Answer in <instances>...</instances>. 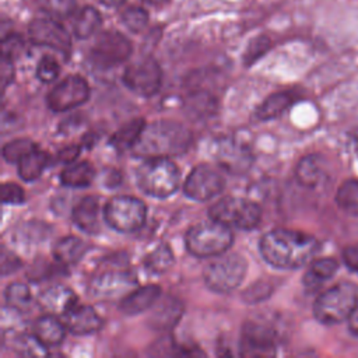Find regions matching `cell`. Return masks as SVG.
I'll use <instances>...</instances> for the list:
<instances>
[{"label":"cell","instance_id":"cell-1","mask_svg":"<svg viewBox=\"0 0 358 358\" xmlns=\"http://www.w3.org/2000/svg\"><path fill=\"white\" fill-rule=\"evenodd\" d=\"M317 249L319 243L313 236L284 228L268 231L259 242L264 262L282 270L302 267L315 256Z\"/></svg>","mask_w":358,"mask_h":358},{"label":"cell","instance_id":"cell-2","mask_svg":"<svg viewBox=\"0 0 358 358\" xmlns=\"http://www.w3.org/2000/svg\"><path fill=\"white\" fill-rule=\"evenodd\" d=\"M192 141L190 130L178 122L158 120L145 124L131 148L140 158H169L183 154Z\"/></svg>","mask_w":358,"mask_h":358},{"label":"cell","instance_id":"cell-3","mask_svg":"<svg viewBox=\"0 0 358 358\" xmlns=\"http://www.w3.org/2000/svg\"><path fill=\"white\" fill-rule=\"evenodd\" d=\"M357 308L358 287L352 282H340L316 298L313 315L323 324H337L350 319Z\"/></svg>","mask_w":358,"mask_h":358},{"label":"cell","instance_id":"cell-4","mask_svg":"<svg viewBox=\"0 0 358 358\" xmlns=\"http://www.w3.org/2000/svg\"><path fill=\"white\" fill-rule=\"evenodd\" d=\"M137 183L140 189L157 199L173 194L180 182V172L169 158H150L137 169Z\"/></svg>","mask_w":358,"mask_h":358},{"label":"cell","instance_id":"cell-5","mask_svg":"<svg viewBox=\"0 0 358 358\" xmlns=\"http://www.w3.org/2000/svg\"><path fill=\"white\" fill-rule=\"evenodd\" d=\"M234 236L229 227L211 220L193 225L185 238L187 250L196 257H215L232 245Z\"/></svg>","mask_w":358,"mask_h":358},{"label":"cell","instance_id":"cell-6","mask_svg":"<svg viewBox=\"0 0 358 358\" xmlns=\"http://www.w3.org/2000/svg\"><path fill=\"white\" fill-rule=\"evenodd\" d=\"M208 215L211 220L218 221L227 227L238 229H253L259 225L262 218L260 207L246 199L241 197H222L214 203Z\"/></svg>","mask_w":358,"mask_h":358},{"label":"cell","instance_id":"cell-7","mask_svg":"<svg viewBox=\"0 0 358 358\" xmlns=\"http://www.w3.org/2000/svg\"><path fill=\"white\" fill-rule=\"evenodd\" d=\"M145 204L131 196L112 197L103 207V220L117 232H134L144 225Z\"/></svg>","mask_w":358,"mask_h":358},{"label":"cell","instance_id":"cell-8","mask_svg":"<svg viewBox=\"0 0 358 358\" xmlns=\"http://www.w3.org/2000/svg\"><path fill=\"white\" fill-rule=\"evenodd\" d=\"M246 262L241 255H228L218 257L204 270L206 285L220 294L234 291L241 285L246 274Z\"/></svg>","mask_w":358,"mask_h":358},{"label":"cell","instance_id":"cell-9","mask_svg":"<svg viewBox=\"0 0 358 358\" xmlns=\"http://www.w3.org/2000/svg\"><path fill=\"white\" fill-rule=\"evenodd\" d=\"M131 55V43L117 31L101 32L91 50L90 62L98 69H110L126 62Z\"/></svg>","mask_w":358,"mask_h":358},{"label":"cell","instance_id":"cell-10","mask_svg":"<svg viewBox=\"0 0 358 358\" xmlns=\"http://www.w3.org/2000/svg\"><path fill=\"white\" fill-rule=\"evenodd\" d=\"M162 81V71L155 59L151 56H144L131 64H129L123 73V83L124 85L141 95V96H151L154 95Z\"/></svg>","mask_w":358,"mask_h":358},{"label":"cell","instance_id":"cell-11","mask_svg":"<svg viewBox=\"0 0 358 358\" xmlns=\"http://www.w3.org/2000/svg\"><path fill=\"white\" fill-rule=\"evenodd\" d=\"M90 96L88 83L81 76H69L48 94L46 102L53 112H67L83 105Z\"/></svg>","mask_w":358,"mask_h":358},{"label":"cell","instance_id":"cell-12","mask_svg":"<svg viewBox=\"0 0 358 358\" xmlns=\"http://www.w3.org/2000/svg\"><path fill=\"white\" fill-rule=\"evenodd\" d=\"M225 186V180L218 171L201 164L193 168L189 173L183 192L187 197L196 201H206L220 194Z\"/></svg>","mask_w":358,"mask_h":358},{"label":"cell","instance_id":"cell-13","mask_svg":"<svg viewBox=\"0 0 358 358\" xmlns=\"http://www.w3.org/2000/svg\"><path fill=\"white\" fill-rule=\"evenodd\" d=\"M29 39L39 46H48L63 55H69L71 49V39L66 28L53 17L35 18L28 27Z\"/></svg>","mask_w":358,"mask_h":358},{"label":"cell","instance_id":"cell-14","mask_svg":"<svg viewBox=\"0 0 358 358\" xmlns=\"http://www.w3.org/2000/svg\"><path fill=\"white\" fill-rule=\"evenodd\" d=\"M242 355H271L275 351V331L260 322H248L241 336Z\"/></svg>","mask_w":358,"mask_h":358},{"label":"cell","instance_id":"cell-15","mask_svg":"<svg viewBox=\"0 0 358 358\" xmlns=\"http://www.w3.org/2000/svg\"><path fill=\"white\" fill-rule=\"evenodd\" d=\"M136 285V277L130 271H106L91 282V294L96 298L110 299L130 291Z\"/></svg>","mask_w":358,"mask_h":358},{"label":"cell","instance_id":"cell-16","mask_svg":"<svg viewBox=\"0 0 358 358\" xmlns=\"http://www.w3.org/2000/svg\"><path fill=\"white\" fill-rule=\"evenodd\" d=\"M215 159L222 169L232 175L243 173L252 164V155L246 147L234 140H222L215 150Z\"/></svg>","mask_w":358,"mask_h":358},{"label":"cell","instance_id":"cell-17","mask_svg":"<svg viewBox=\"0 0 358 358\" xmlns=\"http://www.w3.org/2000/svg\"><path fill=\"white\" fill-rule=\"evenodd\" d=\"M183 315V305L173 296H165L162 301H157L152 312L147 320V324L157 331L171 330L178 324Z\"/></svg>","mask_w":358,"mask_h":358},{"label":"cell","instance_id":"cell-18","mask_svg":"<svg viewBox=\"0 0 358 358\" xmlns=\"http://www.w3.org/2000/svg\"><path fill=\"white\" fill-rule=\"evenodd\" d=\"M64 327L77 336H87L101 329L102 320L96 312L87 305H76L63 316Z\"/></svg>","mask_w":358,"mask_h":358},{"label":"cell","instance_id":"cell-19","mask_svg":"<svg viewBox=\"0 0 358 358\" xmlns=\"http://www.w3.org/2000/svg\"><path fill=\"white\" fill-rule=\"evenodd\" d=\"M295 175L298 182L309 189L319 187L329 180V169L320 155L303 157L295 169Z\"/></svg>","mask_w":358,"mask_h":358},{"label":"cell","instance_id":"cell-20","mask_svg":"<svg viewBox=\"0 0 358 358\" xmlns=\"http://www.w3.org/2000/svg\"><path fill=\"white\" fill-rule=\"evenodd\" d=\"M161 288L155 284H150L141 288H137L127 295H124L119 303V310L127 316L140 315L144 310L152 308L159 299Z\"/></svg>","mask_w":358,"mask_h":358},{"label":"cell","instance_id":"cell-21","mask_svg":"<svg viewBox=\"0 0 358 358\" xmlns=\"http://www.w3.org/2000/svg\"><path fill=\"white\" fill-rule=\"evenodd\" d=\"M38 302L45 312L63 316L77 305V296L70 288L64 285H53L39 295Z\"/></svg>","mask_w":358,"mask_h":358},{"label":"cell","instance_id":"cell-22","mask_svg":"<svg viewBox=\"0 0 358 358\" xmlns=\"http://www.w3.org/2000/svg\"><path fill=\"white\" fill-rule=\"evenodd\" d=\"M74 224L85 234L96 235L99 232V201L96 196L83 197L73 210Z\"/></svg>","mask_w":358,"mask_h":358},{"label":"cell","instance_id":"cell-23","mask_svg":"<svg viewBox=\"0 0 358 358\" xmlns=\"http://www.w3.org/2000/svg\"><path fill=\"white\" fill-rule=\"evenodd\" d=\"M88 245L77 236L60 238L53 246V257L60 267H69L81 260Z\"/></svg>","mask_w":358,"mask_h":358},{"label":"cell","instance_id":"cell-24","mask_svg":"<svg viewBox=\"0 0 358 358\" xmlns=\"http://www.w3.org/2000/svg\"><path fill=\"white\" fill-rule=\"evenodd\" d=\"M64 324L56 320L53 315H45L35 320L34 323V337L45 347H56L64 338Z\"/></svg>","mask_w":358,"mask_h":358},{"label":"cell","instance_id":"cell-25","mask_svg":"<svg viewBox=\"0 0 358 358\" xmlns=\"http://www.w3.org/2000/svg\"><path fill=\"white\" fill-rule=\"evenodd\" d=\"M338 270V263L337 260L331 257H324V259H317L315 260L309 270L303 275V285L308 289H316L319 288L324 281L331 278L336 271Z\"/></svg>","mask_w":358,"mask_h":358},{"label":"cell","instance_id":"cell-26","mask_svg":"<svg viewBox=\"0 0 358 358\" xmlns=\"http://www.w3.org/2000/svg\"><path fill=\"white\" fill-rule=\"evenodd\" d=\"M101 22L102 17L99 11L91 6H85L74 14L73 32L78 39H87L96 32Z\"/></svg>","mask_w":358,"mask_h":358},{"label":"cell","instance_id":"cell-27","mask_svg":"<svg viewBox=\"0 0 358 358\" xmlns=\"http://www.w3.org/2000/svg\"><path fill=\"white\" fill-rule=\"evenodd\" d=\"M145 123L144 119L137 117L122 126L110 137V145L117 151H126L134 147Z\"/></svg>","mask_w":358,"mask_h":358},{"label":"cell","instance_id":"cell-28","mask_svg":"<svg viewBox=\"0 0 358 358\" xmlns=\"http://www.w3.org/2000/svg\"><path fill=\"white\" fill-rule=\"evenodd\" d=\"M294 102L291 92H275L267 96L256 109V116L260 120H271L278 117Z\"/></svg>","mask_w":358,"mask_h":358},{"label":"cell","instance_id":"cell-29","mask_svg":"<svg viewBox=\"0 0 358 358\" xmlns=\"http://www.w3.org/2000/svg\"><path fill=\"white\" fill-rule=\"evenodd\" d=\"M95 171L87 161L70 165L60 173V180L67 187H85L94 180Z\"/></svg>","mask_w":358,"mask_h":358},{"label":"cell","instance_id":"cell-30","mask_svg":"<svg viewBox=\"0 0 358 358\" xmlns=\"http://www.w3.org/2000/svg\"><path fill=\"white\" fill-rule=\"evenodd\" d=\"M48 162L49 155L36 148L18 162V175L22 180L32 182L42 175V172L48 166Z\"/></svg>","mask_w":358,"mask_h":358},{"label":"cell","instance_id":"cell-31","mask_svg":"<svg viewBox=\"0 0 358 358\" xmlns=\"http://www.w3.org/2000/svg\"><path fill=\"white\" fill-rule=\"evenodd\" d=\"M173 264V253L168 245H162L152 250L144 259V267L152 274H162Z\"/></svg>","mask_w":358,"mask_h":358},{"label":"cell","instance_id":"cell-32","mask_svg":"<svg viewBox=\"0 0 358 358\" xmlns=\"http://www.w3.org/2000/svg\"><path fill=\"white\" fill-rule=\"evenodd\" d=\"M336 201L345 213L358 217V180H345L337 190Z\"/></svg>","mask_w":358,"mask_h":358},{"label":"cell","instance_id":"cell-33","mask_svg":"<svg viewBox=\"0 0 358 358\" xmlns=\"http://www.w3.org/2000/svg\"><path fill=\"white\" fill-rule=\"evenodd\" d=\"M4 298L7 306L17 310H25L32 301L29 288L22 282H11L10 285H7Z\"/></svg>","mask_w":358,"mask_h":358},{"label":"cell","instance_id":"cell-34","mask_svg":"<svg viewBox=\"0 0 358 358\" xmlns=\"http://www.w3.org/2000/svg\"><path fill=\"white\" fill-rule=\"evenodd\" d=\"M36 144L29 138H15L3 147V157L7 162H20L29 152L36 150Z\"/></svg>","mask_w":358,"mask_h":358},{"label":"cell","instance_id":"cell-35","mask_svg":"<svg viewBox=\"0 0 358 358\" xmlns=\"http://www.w3.org/2000/svg\"><path fill=\"white\" fill-rule=\"evenodd\" d=\"M38 3L53 18H69L77 13L76 0H38Z\"/></svg>","mask_w":358,"mask_h":358},{"label":"cell","instance_id":"cell-36","mask_svg":"<svg viewBox=\"0 0 358 358\" xmlns=\"http://www.w3.org/2000/svg\"><path fill=\"white\" fill-rule=\"evenodd\" d=\"M271 46V41L270 38H267L266 35H259L256 38H253L249 45L246 46V50L243 53V64L246 67H250L253 63H256L263 55L267 53V50Z\"/></svg>","mask_w":358,"mask_h":358},{"label":"cell","instance_id":"cell-37","mask_svg":"<svg viewBox=\"0 0 358 358\" xmlns=\"http://www.w3.org/2000/svg\"><path fill=\"white\" fill-rule=\"evenodd\" d=\"M122 21L130 31L140 32L148 22V13L141 7H130L123 11Z\"/></svg>","mask_w":358,"mask_h":358},{"label":"cell","instance_id":"cell-38","mask_svg":"<svg viewBox=\"0 0 358 358\" xmlns=\"http://www.w3.org/2000/svg\"><path fill=\"white\" fill-rule=\"evenodd\" d=\"M43 238H46V225L36 222L25 224L15 234V241L20 243H36Z\"/></svg>","mask_w":358,"mask_h":358},{"label":"cell","instance_id":"cell-39","mask_svg":"<svg viewBox=\"0 0 358 358\" xmlns=\"http://www.w3.org/2000/svg\"><path fill=\"white\" fill-rule=\"evenodd\" d=\"M213 105H214V98L208 92L201 90H199L197 92H193L187 101L189 110L199 116H203L204 113H211Z\"/></svg>","mask_w":358,"mask_h":358},{"label":"cell","instance_id":"cell-40","mask_svg":"<svg viewBox=\"0 0 358 358\" xmlns=\"http://www.w3.org/2000/svg\"><path fill=\"white\" fill-rule=\"evenodd\" d=\"M60 73L59 63L52 56H43L36 66V77L42 83H52Z\"/></svg>","mask_w":358,"mask_h":358},{"label":"cell","instance_id":"cell-41","mask_svg":"<svg viewBox=\"0 0 358 358\" xmlns=\"http://www.w3.org/2000/svg\"><path fill=\"white\" fill-rule=\"evenodd\" d=\"M270 294H271V287L267 282L259 281V282H255L253 285H250L242 294V299L246 303H259V302L264 301L266 298H268Z\"/></svg>","mask_w":358,"mask_h":358},{"label":"cell","instance_id":"cell-42","mask_svg":"<svg viewBox=\"0 0 358 358\" xmlns=\"http://www.w3.org/2000/svg\"><path fill=\"white\" fill-rule=\"evenodd\" d=\"M0 194H1V201L4 204H21L25 200L22 187L13 182L3 183L0 189Z\"/></svg>","mask_w":358,"mask_h":358},{"label":"cell","instance_id":"cell-43","mask_svg":"<svg viewBox=\"0 0 358 358\" xmlns=\"http://www.w3.org/2000/svg\"><path fill=\"white\" fill-rule=\"evenodd\" d=\"M22 49V39L17 34H10L1 41V56L14 59Z\"/></svg>","mask_w":358,"mask_h":358},{"label":"cell","instance_id":"cell-44","mask_svg":"<svg viewBox=\"0 0 358 358\" xmlns=\"http://www.w3.org/2000/svg\"><path fill=\"white\" fill-rule=\"evenodd\" d=\"M21 266L20 259L11 253L10 250H7L6 248L1 249V274L3 275H8L14 271H17Z\"/></svg>","mask_w":358,"mask_h":358},{"label":"cell","instance_id":"cell-45","mask_svg":"<svg viewBox=\"0 0 358 358\" xmlns=\"http://www.w3.org/2000/svg\"><path fill=\"white\" fill-rule=\"evenodd\" d=\"M0 77H1V88L3 91L8 84H11L14 78V66H13V59H8L6 56H1V63H0Z\"/></svg>","mask_w":358,"mask_h":358},{"label":"cell","instance_id":"cell-46","mask_svg":"<svg viewBox=\"0 0 358 358\" xmlns=\"http://www.w3.org/2000/svg\"><path fill=\"white\" fill-rule=\"evenodd\" d=\"M343 262L351 271L358 273V245L348 246L343 250Z\"/></svg>","mask_w":358,"mask_h":358},{"label":"cell","instance_id":"cell-47","mask_svg":"<svg viewBox=\"0 0 358 358\" xmlns=\"http://www.w3.org/2000/svg\"><path fill=\"white\" fill-rule=\"evenodd\" d=\"M80 151H81L80 145H76V144L74 145H67V147H64V148H62L59 151L57 158L63 164H70V162H73L78 157Z\"/></svg>","mask_w":358,"mask_h":358},{"label":"cell","instance_id":"cell-48","mask_svg":"<svg viewBox=\"0 0 358 358\" xmlns=\"http://www.w3.org/2000/svg\"><path fill=\"white\" fill-rule=\"evenodd\" d=\"M348 330L354 337L358 338V312H354L348 319Z\"/></svg>","mask_w":358,"mask_h":358},{"label":"cell","instance_id":"cell-49","mask_svg":"<svg viewBox=\"0 0 358 358\" xmlns=\"http://www.w3.org/2000/svg\"><path fill=\"white\" fill-rule=\"evenodd\" d=\"M102 4H105L106 7H117L120 6L122 3H124L126 0H101Z\"/></svg>","mask_w":358,"mask_h":358},{"label":"cell","instance_id":"cell-50","mask_svg":"<svg viewBox=\"0 0 358 358\" xmlns=\"http://www.w3.org/2000/svg\"><path fill=\"white\" fill-rule=\"evenodd\" d=\"M143 1L147 3V4H151V6H161V4H164L169 0H143Z\"/></svg>","mask_w":358,"mask_h":358}]
</instances>
